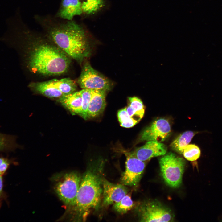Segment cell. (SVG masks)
<instances>
[{"label":"cell","mask_w":222,"mask_h":222,"mask_svg":"<svg viewBox=\"0 0 222 222\" xmlns=\"http://www.w3.org/2000/svg\"><path fill=\"white\" fill-rule=\"evenodd\" d=\"M8 29L0 39L16 49L25 68L41 76H59L66 73L71 59L46 35L27 29L17 17L8 20Z\"/></svg>","instance_id":"1"},{"label":"cell","mask_w":222,"mask_h":222,"mask_svg":"<svg viewBox=\"0 0 222 222\" xmlns=\"http://www.w3.org/2000/svg\"><path fill=\"white\" fill-rule=\"evenodd\" d=\"M43 24L47 37L71 59L80 62L89 54V44L83 28L74 21Z\"/></svg>","instance_id":"2"},{"label":"cell","mask_w":222,"mask_h":222,"mask_svg":"<svg viewBox=\"0 0 222 222\" xmlns=\"http://www.w3.org/2000/svg\"><path fill=\"white\" fill-rule=\"evenodd\" d=\"M104 164H91L82 177L76 202L71 208L74 220H85L90 212L99 209L102 198Z\"/></svg>","instance_id":"3"},{"label":"cell","mask_w":222,"mask_h":222,"mask_svg":"<svg viewBox=\"0 0 222 222\" xmlns=\"http://www.w3.org/2000/svg\"><path fill=\"white\" fill-rule=\"evenodd\" d=\"M159 164L161 175L166 184L173 188L179 187L182 183L185 160L170 152L160 158Z\"/></svg>","instance_id":"4"},{"label":"cell","mask_w":222,"mask_h":222,"mask_svg":"<svg viewBox=\"0 0 222 222\" xmlns=\"http://www.w3.org/2000/svg\"><path fill=\"white\" fill-rule=\"evenodd\" d=\"M82 177L76 171L65 173L57 180L54 190L60 199L71 208L75 204Z\"/></svg>","instance_id":"5"},{"label":"cell","mask_w":222,"mask_h":222,"mask_svg":"<svg viewBox=\"0 0 222 222\" xmlns=\"http://www.w3.org/2000/svg\"><path fill=\"white\" fill-rule=\"evenodd\" d=\"M137 211L141 222H172L174 220L170 209L158 201L144 202L138 206Z\"/></svg>","instance_id":"6"},{"label":"cell","mask_w":222,"mask_h":222,"mask_svg":"<svg viewBox=\"0 0 222 222\" xmlns=\"http://www.w3.org/2000/svg\"><path fill=\"white\" fill-rule=\"evenodd\" d=\"M77 82L82 89L107 92L112 86L111 81L93 68L88 62L84 65Z\"/></svg>","instance_id":"7"},{"label":"cell","mask_w":222,"mask_h":222,"mask_svg":"<svg viewBox=\"0 0 222 222\" xmlns=\"http://www.w3.org/2000/svg\"><path fill=\"white\" fill-rule=\"evenodd\" d=\"M126 157L125 169L121 178L122 184L130 186L138 185L142 177L146 162L132 155L130 152L125 153Z\"/></svg>","instance_id":"8"},{"label":"cell","mask_w":222,"mask_h":222,"mask_svg":"<svg viewBox=\"0 0 222 222\" xmlns=\"http://www.w3.org/2000/svg\"><path fill=\"white\" fill-rule=\"evenodd\" d=\"M171 132V126L168 121L164 118H160L154 121L142 132L139 141L161 142L167 138Z\"/></svg>","instance_id":"9"},{"label":"cell","mask_w":222,"mask_h":222,"mask_svg":"<svg viewBox=\"0 0 222 222\" xmlns=\"http://www.w3.org/2000/svg\"><path fill=\"white\" fill-rule=\"evenodd\" d=\"M167 148L164 144L154 141H148L143 146L130 152L139 160L146 162L152 158L163 155L166 154Z\"/></svg>","instance_id":"10"},{"label":"cell","mask_w":222,"mask_h":222,"mask_svg":"<svg viewBox=\"0 0 222 222\" xmlns=\"http://www.w3.org/2000/svg\"><path fill=\"white\" fill-rule=\"evenodd\" d=\"M103 188L102 203L105 206L119 202L128 192L125 185L111 183L105 178L103 181Z\"/></svg>","instance_id":"11"},{"label":"cell","mask_w":222,"mask_h":222,"mask_svg":"<svg viewBox=\"0 0 222 222\" xmlns=\"http://www.w3.org/2000/svg\"><path fill=\"white\" fill-rule=\"evenodd\" d=\"M29 87L35 92L50 98L59 99L64 95L57 88L55 79L43 82H32Z\"/></svg>","instance_id":"12"},{"label":"cell","mask_w":222,"mask_h":222,"mask_svg":"<svg viewBox=\"0 0 222 222\" xmlns=\"http://www.w3.org/2000/svg\"><path fill=\"white\" fill-rule=\"evenodd\" d=\"M106 92L102 90H92L88 110V118L96 117L103 112L106 106Z\"/></svg>","instance_id":"13"},{"label":"cell","mask_w":222,"mask_h":222,"mask_svg":"<svg viewBox=\"0 0 222 222\" xmlns=\"http://www.w3.org/2000/svg\"><path fill=\"white\" fill-rule=\"evenodd\" d=\"M82 97L80 91L64 95L58 101L72 114L79 115L82 105Z\"/></svg>","instance_id":"14"},{"label":"cell","mask_w":222,"mask_h":222,"mask_svg":"<svg viewBox=\"0 0 222 222\" xmlns=\"http://www.w3.org/2000/svg\"><path fill=\"white\" fill-rule=\"evenodd\" d=\"M83 12L82 3L79 0H63L59 16L68 20H72L73 17L80 15Z\"/></svg>","instance_id":"15"},{"label":"cell","mask_w":222,"mask_h":222,"mask_svg":"<svg viewBox=\"0 0 222 222\" xmlns=\"http://www.w3.org/2000/svg\"><path fill=\"white\" fill-rule=\"evenodd\" d=\"M197 133L189 131L179 136L170 145V146L177 153L182 154L185 148L190 142L194 136Z\"/></svg>","instance_id":"16"},{"label":"cell","mask_w":222,"mask_h":222,"mask_svg":"<svg viewBox=\"0 0 222 222\" xmlns=\"http://www.w3.org/2000/svg\"><path fill=\"white\" fill-rule=\"evenodd\" d=\"M58 89L64 95H66L76 92V82L69 78H64L60 80L55 79Z\"/></svg>","instance_id":"17"},{"label":"cell","mask_w":222,"mask_h":222,"mask_svg":"<svg viewBox=\"0 0 222 222\" xmlns=\"http://www.w3.org/2000/svg\"><path fill=\"white\" fill-rule=\"evenodd\" d=\"M134 206L130 195L127 194L120 201L114 204L113 208L118 213L124 214L131 209Z\"/></svg>","instance_id":"18"},{"label":"cell","mask_w":222,"mask_h":222,"mask_svg":"<svg viewBox=\"0 0 222 222\" xmlns=\"http://www.w3.org/2000/svg\"><path fill=\"white\" fill-rule=\"evenodd\" d=\"M117 117L120 125L125 128L132 127L139 121L129 116L127 112L126 107L118 111Z\"/></svg>","instance_id":"19"},{"label":"cell","mask_w":222,"mask_h":222,"mask_svg":"<svg viewBox=\"0 0 222 222\" xmlns=\"http://www.w3.org/2000/svg\"><path fill=\"white\" fill-rule=\"evenodd\" d=\"M104 5L103 0H84L82 3L83 12L87 14L93 13Z\"/></svg>","instance_id":"20"},{"label":"cell","mask_w":222,"mask_h":222,"mask_svg":"<svg viewBox=\"0 0 222 222\" xmlns=\"http://www.w3.org/2000/svg\"><path fill=\"white\" fill-rule=\"evenodd\" d=\"M82 97V105L81 110L79 115L85 120L88 117V110L91 99L92 90L88 89H82L80 91Z\"/></svg>","instance_id":"21"},{"label":"cell","mask_w":222,"mask_h":222,"mask_svg":"<svg viewBox=\"0 0 222 222\" xmlns=\"http://www.w3.org/2000/svg\"><path fill=\"white\" fill-rule=\"evenodd\" d=\"M182 154L187 160L193 161L199 158L201 151L199 148L196 145L190 144L188 145L185 148Z\"/></svg>","instance_id":"22"},{"label":"cell","mask_w":222,"mask_h":222,"mask_svg":"<svg viewBox=\"0 0 222 222\" xmlns=\"http://www.w3.org/2000/svg\"><path fill=\"white\" fill-rule=\"evenodd\" d=\"M129 105L141 119L143 117L145 112L144 105L141 100L138 98L134 97L128 98Z\"/></svg>","instance_id":"23"},{"label":"cell","mask_w":222,"mask_h":222,"mask_svg":"<svg viewBox=\"0 0 222 222\" xmlns=\"http://www.w3.org/2000/svg\"><path fill=\"white\" fill-rule=\"evenodd\" d=\"M11 145L10 138L7 135L0 133V150L8 148Z\"/></svg>","instance_id":"24"},{"label":"cell","mask_w":222,"mask_h":222,"mask_svg":"<svg viewBox=\"0 0 222 222\" xmlns=\"http://www.w3.org/2000/svg\"><path fill=\"white\" fill-rule=\"evenodd\" d=\"M9 165L8 160L3 158H0V175H2L6 171Z\"/></svg>","instance_id":"25"},{"label":"cell","mask_w":222,"mask_h":222,"mask_svg":"<svg viewBox=\"0 0 222 222\" xmlns=\"http://www.w3.org/2000/svg\"><path fill=\"white\" fill-rule=\"evenodd\" d=\"M2 176L0 175V196L2 193L3 187V182Z\"/></svg>","instance_id":"26"}]
</instances>
